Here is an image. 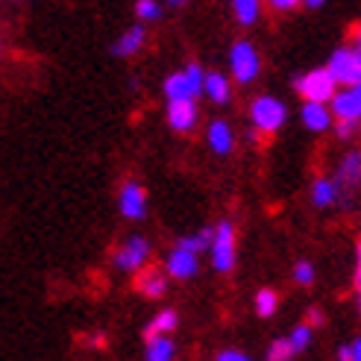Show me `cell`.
I'll return each mask as SVG.
<instances>
[{"label": "cell", "instance_id": "9", "mask_svg": "<svg viewBox=\"0 0 361 361\" xmlns=\"http://www.w3.org/2000/svg\"><path fill=\"white\" fill-rule=\"evenodd\" d=\"M168 123L176 133H188L197 123V106L194 100H171L168 103Z\"/></svg>", "mask_w": 361, "mask_h": 361}, {"label": "cell", "instance_id": "4", "mask_svg": "<svg viewBox=\"0 0 361 361\" xmlns=\"http://www.w3.org/2000/svg\"><path fill=\"white\" fill-rule=\"evenodd\" d=\"M250 118H252V123H256V130L276 133L279 126L285 123L288 112H285V103H279L276 97H259L256 103L250 106Z\"/></svg>", "mask_w": 361, "mask_h": 361}, {"label": "cell", "instance_id": "20", "mask_svg": "<svg viewBox=\"0 0 361 361\" xmlns=\"http://www.w3.org/2000/svg\"><path fill=\"white\" fill-rule=\"evenodd\" d=\"M259 0H232V9H235V18L241 24H252L259 18Z\"/></svg>", "mask_w": 361, "mask_h": 361}, {"label": "cell", "instance_id": "21", "mask_svg": "<svg viewBox=\"0 0 361 361\" xmlns=\"http://www.w3.org/2000/svg\"><path fill=\"white\" fill-rule=\"evenodd\" d=\"M171 329H176V314L173 312H161L159 317H153V323L147 326V338H153V335H165V332H171Z\"/></svg>", "mask_w": 361, "mask_h": 361}, {"label": "cell", "instance_id": "30", "mask_svg": "<svg viewBox=\"0 0 361 361\" xmlns=\"http://www.w3.org/2000/svg\"><path fill=\"white\" fill-rule=\"evenodd\" d=\"M218 358H221V361H247V355H244V353H235V350H226V353H221Z\"/></svg>", "mask_w": 361, "mask_h": 361}, {"label": "cell", "instance_id": "26", "mask_svg": "<svg viewBox=\"0 0 361 361\" xmlns=\"http://www.w3.org/2000/svg\"><path fill=\"white\" fill-rule=\"evenodd\" d=\"M291 355H294V350H291V344H288V338L274 341V344H270V350H267V358H270V361H282V358H291Z\"/></svg>", "mask_w": 361, "mask_h": 361}, {"label": "cell", "instance_id": "8", "mask_svg": "<svg viewBox=\"0 0 361 361\" xmlns=\"http://www.w3.org/2000/svg\"><path fill=\"white\" fill-rule=\"evenodd\" d=\"M118 206H121V214H126L130 221L144 218V212H147V197H144V188L135 185V183H126L121 197H118Z\"/></svg>", "mask_w": 361, "mask_h": 361}, {"label": "cell", "instance_id": "29", "mask_svg": "<svg viewBox=\"0 0 361 361\" xmlns=\"http://www.w3.org/2000/svg\"><path fill=\"white\" fill-rule=\"evenodd\" d=\"M355 126H358V121H347V118H341V123H338V135H341V138H350V135L355 133Z\"/></svg>", "mask_w": 361, "mask_h": 361}, {"label": "cell", "instance_id": "11", "mask_svg": "<svg viewBox=\"0 0 361 361\" xmlns=\"http://www.w3.org/2000/svg\"><path fill=\"white\" fill-rule=\"evenodd\" d=\"M168 274L173 279H191L197 274V252L176 247L171 256H168Z\"/></svg>", "mask_w": 361, "mask_h": 361}, {"label": "cell", "instance_id": "32", "mask_svg": "<svg viewBox=\"0 0 361 361\" xmlns=\"http://www.w3.org/2000/svg\"><path fill=\"white\" fill-rule=\"evenodd\" d=\"M320 323H323V312L320 309H312L309 312V326H320Z\"/></svg>", "mask_w": 361, "mask_h": 361}, {"label": "cell", "instance_id": "2", "mask_svg": "<svg viewBox=\"0 0 361 361\" xmlns=\"http://www.w3.org/2000/svg\"><path fill=\"white\" fill-rule=\"evenodd\" d=\"M209 250H212L214 270L226 274V270L232 267V262H235V226H232L229 221L218 224V229H214V235H212Z\"/></svg>", "mask_w": 361, "mask_h": 361}, {"label": "cell", "instance_id": "5", "mask_svg": "<svg viewBox=\"0 0 361 361\" xmlns=\"http://www.w3.org/2000/svg\"><path fill=\"white\" fill-rule=\"evenodd\" d=\"M329 74L335 77V82L358 85V80H361V53H358V47H341L329 59Z\"/></svg>", "mask_w": 361, "mask_h": 361}, {"label": "cell", "instance_id": "12", "mask_svg": "<svg viewBox=\"0 0 361 361\" xmlns=\"http://www.w3.org/2000/svg\"><path fill=\"white\" fill-rule=\"evenodd\" d=\"M302 123L309 126V130L320 133V130H326V126H332V112L320 100H305V106H302Z\"/></svg>", "mask_w": 361, "mask_h": 361}, {"label": "cell", "instance_id": "23", "mask_svg": "<svg viewBox=\"0 0 361 361\" xmlns=\"http://www.w3.org/2000/svg\"><path fill=\"white\" fill-rule=\"evenodd\" d=\"M212 235H214V229H203V232H197V235H191V238H183L179 247L191 250V252H200V250H206L212 244Z\"/></svg>", "mask_w": 361, "mask_h": 361}, {"label": "cell", "instance_id": "16", "mask_svg": "<svg viewBox=\"0 0 361 361\" xmlns=\"http://www.w3.org/2000/svg\"><path fill=\"white\" fill-rule=\"evenodd\" d=\"M338 200V185H335V179H317L314 188H312V203L317 209H326Z\"/></svg>", "mask_w": 361, "mask_h": 361}, {"label": "cell", "instance_id": "6", "mask_svg": "<svg viewBox=\"0 0 361 361\" xmlns=\"http://www.w3.org/2000/svg\"><path fill=\"white\" fill-rule=\"evenodd\" d=\"M232 74H235L238 82H250V80H256L259 74V53L252 50L250 42H235L232 44Z\"/></svg>", "mask_w": 361, "mask_h": 361}, {"label": "cell", "instance_id": "31", "mask_svg": "<svg viewBox=\"0 0 361 361\" xmlns=\"http://www.w3.org/2000/svg\"><path fill=\"white\" fill-rule=\"evenodd\" d=\"M300 4V0H270V6L274 9H294Z\"/></svg>", "mask_w": 361, "mask_h": 361}, {"label": "cell", "instance_id": "13", "mask_svg": "<svg viewBox=\"0 0 361 361\" xmlns=\"http://www.w3.org/2000/svg\"><path fill=\"white\" fill-rule=\"evenodd\" d=\"M361 159H358V153H350L347 159H344V165H341V173L335 176V185H338V197H341V191L344 188H353L355 183H358V173H361Z\"/></svg>", "mask_w": 361, "mask_h": 361}, {"label": "cell", "instance_id": "14", "mask_svg": "<svg viewBox=\"0 0 361 361\" xmlns=\"http://www.w3.org/2000/svg\"><path fill=\"white\" fill-rule=\"evenodd\" d=\"M203 92L214 103H226L229 100V82L224 74H203Z\"/></svg>", "mask_w": 361, "mask_h": 361}, {"label": "cell", "instance_id": "17", "mask_svg": "<svg viewBox=\"0 0 361 361\" xmlns=\"http://www.w3.org/2000/svg\"><path fill=\"white\" fill-rule=\"evenodd\" d=\"M141 44H144V27H133L115 42V53L118 56H133L135 50H141Z\"/></svg>", "mask_w": 361, "mask_h": 361}, {"label": "cell", "instance_id": "10", "mask_svg": "<svg viewBox=\"0 0 361 361\" xmlns=\"http://www.w3.org/2000/svg\"><path fill=\"white\" fill-rule=\"evenodd\" d=\"M332 112L335 118H347V121H358L361 115V92H358V85H350L347 92H335L332 97Z\"/></svg>", "mask_w": 361, "mask_h": 361}, {"label": "cell", "instance_id": "1", "mask_svg": "<svg viewBox=\"0 0 361 361\" xmlns=\"http://www.w3.org/2000/svg\"><path fill=\"white\" fill-rule=\"evenodd\" d=\"M294 88H297V94L305 97V100H320V103H326L332 94H335V77L329 74V68H317L312 71V74H305L300 80H294Z\"/></svg>", "mask_w": 361, "mask_h": 361}, {"label": "cell", "instance_id": "34", "mask_svg": "<svg viewBox=\"0 0 361 361\" xmlns=\"http://www.w3.org/2000/svg\"><path fill=\"white\" fill-rule=\"evenodd\" d=\"M168 4H171V6H183V0H168Z\"/></svg>", "mask_w": 361, "mask_h": 361}, {"label": "cell", "instance_id": "3", "mask_svg": "<svg viewBox=\"0 0 361 361\" xmlns=\"http://www.w3.org/2000/svg\"><path fill=\"white\" fill-rule=\"evenodd\" d=\"M200 92H203V71H200V65H188L185 71L168 77V82H165V94L171 100H194Z\"/></svg>", "mask_w": 361, "mask_h": 361}, {"label": "cell", "instance_id": "27", "mask_svg": "<svg viewBox=\"0 0 361 361\" xmlns=\"http://www.w3.org/2000/svg\"><path fill=\"white\" fill-rule=\"evenodd\" d=\"M294 279H297L300 285H312V279H314V267H312L309 262H300V264L294 267Z\"/></svg>", "mask_w": 361, "mask_h": 361}, {"label": "cell", "instance_id": "19", "mask_svg": "<svg viewBox=\"0 0 361 361\" xmlns=\"http://www.w3.org/2000/svg\"><path fill=\"white\" fill-rule=\"evenodd\" d=\"M147 358H150V361H171V358H173V344H171V338H165V335H153V338H150V344H147Z\"/></svg>", "mask_w": 361, "mask_h": 361}, {"label": "cell", "instance_id": "28", "mask_svg": "<svg viewBox=\"0 0 361 361\" xmlns=\"http://www.w3.org/2000/svg\"><path fill=\"white\" fill-rule=\"evenodd\" d=\"M338 358H344V361H358V358H361V344L355 341V344L341 347V355H338Z\"/></svg>", "mask_w": 361, "mask_h": 361}, {"label": "cell", "instance_id": "22", "mask_svg": "<svg viewBox=\"0 0 361 361\" xmlns=\"http://www.w3.org/2000/svg\"><path fill=\"white\" fill-rule=\"evenodd\" d=\"M276 305H279V297H276V291H270V288H264V291H259L256 294V312L262 314V317H270L276 312Z\"/></svg>", "mask_w": 361, "mask_h": 361}, {"label": "cell", "instance_id": "33", "mask_svg": "<svg viewBox=\"0 0 361 361\" xmlns=\"http://www.w3.org/2000/svg\"><path fill=\"white\" fill-rule=\"evenodd\" d=\"M302 4L309 6V9H317V6H323V4H326V0H302Z\"/></svg>", "mask_w": 361, "mask_h": 361}, {"label": "cell", "instance_id": "25", "mask_svg": "<svg viewBox=\"0 0 361 361\" xmlns=\"http://www.w3.org/2000/svg\"><path fill=\"white\" fill-rule=\"evenodd\" d=\"M135 12H138L141 21H159V18H161V6L156 4V0H138Z\"/></svg>", "mask_w": 361, "mask_h": 361}, {"label": "cell", "instance_id": "15", "mask_svg": "<svg viewBox=\"0 0 361 361\" xmlns=\"http://www.w3.org/2000/svg\"><path fill=\"white\" fill-rule=\"evenodd\" d=\"M209 141H212V150L224 156V153L232 150V130H229L224 121H214L209 126Z\"/></svg>", "mask_w": 361, "mask_h": 361}, {"label": "cell", "instance_id": "7", "mask_svg": "<svg viewBox=\"0 0 361 361\" xmlns=\"http://www.w3.org/2000/svg\"><path fill=\"white\" fill-rule=\"evenodd\" d=\"M147 252H150L147 241L138 238V235H133L130 241H126V244L115 252V264H118L121 270H138L144 262H147Z\"/></svg>", "mask_w": 361, "mask_h": 361}, {"label": "cell", "instance_id": "18", "mask_svg": "<svg viewBox=\"0 0 361 361\" xmlns=\"http://www.w3.org/2000/svg\"><path fill=\"white\" fill-rule=\"evenodd\" d=\"M135 285H138V291L144 294V297H161L165 294V279H161L156 270H144V274L135 279Z\"/></svg>", "mask_w": 361, "mask_h": 361}, {"label": "cell", "instance_id": "24", "mask_svg": "<svg viewBox=\"0 0 361 361\" xmlns=\"http://www.w3.org/2000/svg\"><path fill=\"white\" fill-rule=\"evenodd\" d=\"M288 344H291L294 353L309 350V344H312V326H297V329L291 332V338H288Z\"/></svg>", "mask_w": 361, "mask_h": 361}]
</instances>
